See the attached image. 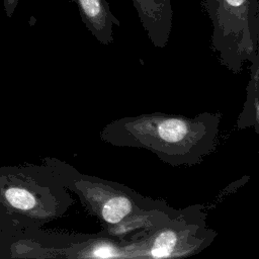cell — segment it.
<instances>
[{
  "mask_svg": "<svg viewBox=\"0 0 259 259\" xmlns=\"http://www.w3.org/2000/svg\"><path fill=\"white\" fill-rule=\"evenodd\" d=\"M221 118L220 112L208 111L191 117L141 113L111 120L101 130L99 138L114 147L148 150L173 167L194 166L214 151Z\"/></svg>",
  "mask_w": 259,
  "mask_h": 259,
  "instance_id": "1",
  "label": "cell"
},
{
  "mask_svg": "<svg viewBox=\"0 0 259 259\" xmlns=\"http://www.w3.org/2000/svg\"><path fill=\"white\" fill-rule=\"evenodd\" d=\"M49 164L61 184L76 194L87 212L100 222L101 233L110 238L135 239L182 211L124 184L85 174L66 162L53 159Z\"/></svg>",
  "mask_w": 259,
  "mask_h": 259,
  "instance_id": "2",
  "label": "cell"
},
{
  "mask_svg": "<svg viewBox=\"0 0 259 259\" xmlns=\"http://www.w3.org/2000/svg\"><path fill=\"white\" fill-rule=\"evenodd\" d=\"M212 22L211 47L222 65L239 74L245 62L258 55L257 0H205Z\"/></svg>",
  "mask_w": 259,
  "mask_h": 259,
  "instance_id": "3",
  "label": "cell"
},
{
  "mask_svg": "<svg viewBox=\"0 0 259 259\" xmlns=\"http://www.w3.org/2000/svg\"><path fill=\"white\" fill-rule=\"evenodd\" d=\"M203 205L195 204L135 238V258H183L207 248L217 233L207 228Z\"/></svg>",
  "mask_w": 259,
  "mask_h": 259,
  "instance_id": "4",
  "label": "cell"
},
{
  "mask_svg": "<svg viewBox=\"0 0 259 259\" xmlns=\"http://www.w3.org/2000/svg\"><path fill=\"white\" fill-rule=\"evenodd\" d=\"M138 17L152 45L164 49L170 38L173 22L171 0H132Z\"/></svg>",
  "mask_w": 259,
  "mask_h": 259,
  "instance_id": "5",
  "label": "cell"
},
{
  "mask_svg": "<svg viewBox=\"0 0 259 259\" xmlns=\"http://www.w3.org/2000/svg\"><path fill=\"white\" fill-rule=\"evenodd\" d=\"M77 5L80 17L88 31L101 44L113 42V29L120 21L110 10L107 0H69Z\"/></svg>",
  "mask_w": 259,
  "mask_h": 259,
  "instance_id": "6",
  "label": "cell"
},
{
  "mask_svg": "<svg viewBox=\"0 0 259 259\" xmlns=\"http://www.w3.org/2000/svg\"><path fill=\"white\" fill-rule=\"evenodd\" d=\"M249 62L250 79L246 87V100L237 119V128L253 127L255 133L259 134V56H254Z\"/></svg>",
  "mask_w": 259,
  "mask_h": 259,
  "instance_id": "7",
  "label": "cell"
},
{
  "mask_svg": "<svg viewBox=\"0 0 259 259\" xmlns=\"http://www.w3.org/2000/svg\"><path fill=\"white\" fill-rule=\"evenodd\" d=\"M18 3H19V0H3L4 9L8 16H11L13 14Z\"/></svg>",
  "mask_w": 259,
  "mask_h": 259,
  "instance_id": "8",
  "label": "cell"
}]
</instances>
